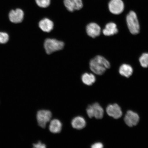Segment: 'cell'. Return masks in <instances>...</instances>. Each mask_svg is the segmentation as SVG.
Returning a JSON list of instances; mask_svg holds the SVG:
<instances>
[{"label":"cell","mask_w":148,"mask_h":148,"mask_svg":"<svg viewBox=\"0 0 148 148\" xmlns=\"http://www.w3.org/2000/svg\"><path fill=\"white\" fill-rule=\"evenodd\" d=\"M88 36L92 38L99 36L101 33V28L97 23H91L88 24L86 28Z\"/></svg>","instance_id":"cell-12"},{"label":"cell","mask_w":148,"mask_h":148,"mask_svg":"<svg viewBox=\"0 0 148 148\" xmlns=\"http://www.w3.org/2000/svg\"><path fill=\"white\" fill-rule=\"evenodd\" d=\"M118 32L117 26L116 24L113 23H107L103 31V34L106 36H113L117 34Z\"/></svg>","instance_id":"cell-15"},{"label":"cell","mask_w":148,"mask_h":148,"mask_svg":"<svg viewBox=\"0 0 148 148\" xmlns=\"http://www.w3.org/2000/svg\"><path fill=\"white\" fill-rule=\"evenodd\" d=\"M106 111L109 116L115 119H119L123 115L121 107L116 103L109 105L107 107Z\"/></svg>","instance_id":"cell-10"},{"label":"cell","mask_w":148,"mask_h":148,"mask_svg":"<svg viewBox=\"0 0 148 148\" xmlns=\"http://www.w3.org/2000/svg\"><path fill=\"white\" fill-rule=\"evenodd\" d=\"M38 27L42 32L49 33L54 28V23L50 18H44L39 21Z\"/></svg>","instance_id":"cell-7"},{"label":"cell","mask_w":148,"mask_h":148,"mask_svg":"<svg viewBox=\"0 0 148 148\" xmlns=\"http://www.w3.org/2000/svg\"><path fill=\"white\" fill-rule=\"evenodd\" d=\"M33 147L35 148H45L46 147L45 144L42 143V142L38 141L36 143L33 144Z\"/></svg>","instance_id":"cell-21"},{"label":"cell","mask_w":148,"mask_h":148,"mask_svg":"<svg viewBox=\"0 0 148 148\" xmlns=\"http://www.w3.org/2000/svg\"><path fill=\"white\" fill-rule=\"evenodd\" d=\"M133 73V68L129 64H123L120 67L119 73L123 77L128 78L132 75Z\"/></svg>","instance_id":"cell-17"},{"label":"cell","mask_w":148,"mask_h":148,"mask_svg":"<svg viewBox=\"0 0 148 148\" xmlns=\"http://www.w3.org/2000/svg\"><path fill=\"white\" fill-rule=\"evenodd\" d=\"M126 21L127 27L131 34L136 35L139 33L140 26L136 13L130 11L127 15Z\"/></svg>","instance_id":"cell-3"},{"label":"cell","mask_w":148,"mask_h":148,"mask_svg":"<svg viewBox=\"0 0 148 148\" xmlns=\"http://www.w3.org/2000/svg\"><path fill=\"white\" fill-rule=\"evenodd\" d=\"M88 117L95 118L97 119H101L104 115V110L99 103H95L89 105L86 110Z\"/></svg>","instance_id":"cell-4"},{"label":"cell","mask_w":148,"mask_h":148,"mask_svg":"<svg viewBox=\"0 0 148 148\" xmlns=\"http://www.w3.org/2000/svg\"><path fill=\"white\" fill-rule=\"evenodd\" d=\"M71 125L73 128L77 130L82 129L86 126V120L82 116H76L72 120Z\"/></svg>","instance_id":"cell-14"},{"label":"cell","mask_w":148,"mask_h":148,"mask_svg":"<svg viewBox=\"0 0 148 148\" xmlns=\"http://www.w3.org/2000/svg\"><path fill=\"white\" fill-rule=\"evenodd\" d=\"M81 79L83 83L88 86H91L96 80L95 76L93 74L87 73L82 74Z\"/></svg>","instance_id":"cell-16"},{"label":"cell","mask_w":148,"mask_h":148,"mask_svg":"<svg viewBox=\"0 0 148 148\" xmlns=\"http://www.w3.org/2000/svg\"><path fill=\"white\" fill-rule=\"evenodd\" d=\"M24 16L25 12L23 9L19 8L10 11L9 14V20L14 23H22L24 19Z\"/></svg>","instance_id":"cell-8"},{"label":"cell","mask_w":148,"mask_h":148,"mask_svg":"<svg viewBox=\"0 0 148 148\" xmlns=\"http://www.w3.org/2000/svg\"><path fill=\"white\" fill-rule=\"evenodd\" d=\"M139 62L142 67H148V53H143L139 58Z\"/></svg>","instance_id":"cell-18"},{"label":"cell","mask_w":148,"mask_h":148,"mask_svg":"<svg viewBox=\"0 0 148 148\" xmlns=\"http://www.w3.org/2000/svg\"><path fill=\"white\" fill-rule=\"evenodd\" d=\"M108 8L112 14H119L123 12L124 4L122 0H111L109 3Z\"/></svg>","instance_id":"cell-6"},{"label":"cell","mask_w":148,"mask_h":148,"mask_svg":"<svg viewBox=\"0 0 148 148\" xmlns=\"http://www.w3.org/2000/svg\"><path fill=\"white\" fill-rule=\"evenodd\" d=\"M9 36L6 33L0 32V44H5L9 40Z\"/></svg>","instance_id":"cell-20"},{"label":"cell","mask_w":148,"mask_h":148,"mask_svg":"<svg viewBox=\"0 0 148 148\" xmlns=\"http://www.w3.org/2000/svg\"><path fill=\"white\" fill-rule=\"evenodd\" d=\"M36 4L40 8H47L51 4V0H35Z\"/></svg>","instance_id":"cell-19"},{"label":"cell","mask_w":148,"mask_h":148,"mask_svg":"<svg viewBox=\"0 0 148 148\" xmlns=\"http://www.w3.org/2000/svg\"><path fill=\"white\" fill-rule=\"evenodd\" d=\"M52 114L50 111L41 110L38 111L36 114L37 122L39 126L45 128L47 124L51 120Z\"/></svg>","instance_id":"cell-5"},{"label":"cell","mask_w":148,"mask_h":148,"mask_svg":"<svg viewBox=\"0 0 148 148\" xmlns=\"http://www.w3.org/2000/svg\"><path fill=\"white\" fill-rule=\"evenodd\" d=\"M50 122L49 126L50 131L54 134L60 133L62 128V124L60 120L55 119L51 120Z\"/></svg>","instance_id":"cell-13"},{"label":"cell","mask_w":148,"mask_h":148,"mask_svg":"<svg viewBox=\"0 0 148 148\" xmlns=\"http://www.w3.org/2000/svg\"><path fill=\"white\" fill-rule=\"evenodd\" d=\"M140 120L138 114L132 110H128L124 118L125 123L128 126L133 127L138 125Z\"/></svg>","instance_id":"cell-9"},{"label":"cell","mask_w":148,"mask_h":148,"mask_svg":"<svg viewBox=\"0 0 148 148\" xmlns=\"http://www.w3.org/2000/svg\"><path fill=\"white\" fill-rule=\"evenodd\" d=\"M110 62L101 56L97 55L91 59L89 62L90 69L98 75H103L110 67Z\"/></svg>","instance_id":"cell-1"},{"label":"cell","mask_w":148,"mask_h":148,"mask_svg":"<svg viewBox=\"0 0 148 148\" xmlns=\"http://www.w3.org/2000/svg\"><path fill=\"white\" fill-rule=\"evenodd\" d=\"M103 147V144L100 143V142H97V143H95L92 144L91 146L92 148H102Z\"/></svg>","instance_id":"cell-22"},{"label":"cell","mask_w":148,"mask_h":148,"mask_svg":"<svg viewBox=\"0 0 148 148\" xmlns=\"http://www.w3.org/2000/svg\"><path fill=\"white\" fill-rule=\"evenodd\" d=\"M64 4L66 10L71 12L80 10L82 5L81 0H64Z\"/></svg>","instance_id":"cell-11"},{"label":"cell","mask_w":148,"mask_h":148,"mask_svg":"<svg viewBox=\"0 0 148 148\" xmlns=\"http://www.w3.org/2000/svg\"><path fill=\"white\" fill-rule=\"evenodd\" d=\"M64 46V41L56 38H46L43 43L44 50L47 55H51L62 50Z\"/></svg>","instance_id":"cell-2"}]
</instances>
